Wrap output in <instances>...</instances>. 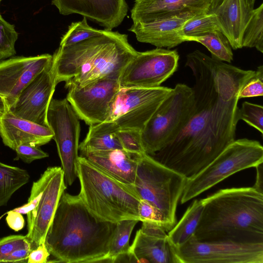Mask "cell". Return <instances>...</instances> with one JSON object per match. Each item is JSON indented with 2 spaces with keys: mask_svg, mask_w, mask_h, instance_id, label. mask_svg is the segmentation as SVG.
<instances>
[{
  "mask_svg": "<svg viewBox=\"0 0 263 263\" xmlns=\"http://www.w3.org/2000/svg\"><path fill=\"white\" fill-rule=\"evenodd\" d=\"M130 261L181 263L176 247L161 227L142 222L127 254Z\"/></svg>",
  "mask_w": 263,
  "mask_h": 263,
  "instance_id": "2e32d148",
  "label": "cell"
},
{
  "mask_svg": "<svg viewBox=\"0 0 263 263\" xmlns=\"http://www.w3.org/2000/svg\"><path fill=\"white\" fill-rule=\"evenodd\" d=\"M119 79L106 78L81 87H69L66 99L87 125L107 120L111 101L120 88Z\"/></svg>",
  "mask_w": 263,
  "mask_h": 263,
  "instance_id": "4fadbf2b",
  "label": "cell"
},
{
  "mask_svg": "<svg viewBox=\"0 0 263 263\" xmlns=\"http://www.w3.org/2000/svg\"><path fill=\"white\" fill-rule=\"evenodd\" d=\"M195 104L193 88L179 83L172 88L141 131L146 154L153 155L174 141L193 115Z\"/></svg>",
  "mask_w": 263,
  "mask_h": 263,
  "instance_id": "52a82bcc",
  "label": "cell"
},
{
  "mask_svg": "<svg viewBox=\"0 0 263 263\" xmlns=\"http://www.w3.org/2000/svg\"><path fill=\"white\" fill-rule=\"evenodd\" d=\"M17 38L14 26L4 20L0 13V61L16 54L15 44Z\"/></svg>",
  "mask_w": 263,
  "mask_h": 263,
  "instance_id": "d6a6232c",
  "label": "cell"
},
{
  "mask_svg": "<svg viewBox=\"0 0 263 263\" xmlns=\"http://www.w3.org/2000/svg\"><path fill=\"white\" fill-rule=\"evenodd\" d=\"M242 47L255 48L263 52V4L253 9L245 28Z\"/></svg>",
  "mask_w": 263,
  "mask_h": 263,
  "instance_id": "f1b7e54d",
  "label": "cell"
},
{
  "mask_svg": "<svg viewBox=\"0 0 263 263\" xmlns=\"http://www.w3.org/2000/svg\"><path fill=\"white\" fill-rule=\"evenodd\" d=\"M203 210L202 199H196L187 208L179 221L168 231L169 238L176 247L194 236Z\"/></svg>",
  "mask_w": 263,
  "mask_h": 263,
  "instance_id": "d4e9b609",
  "label": "cell"
},
{
  "mask_svg": "<svg viewBox=\"0 0 263 263\" xmlns=\"http://www.w3.org/2000/svg\"><path fill=\"white\" fill-rule=\"evenodd\" d=\"M118 129L115 123L108 121L89 125L85 139L79 144V150L99 151L122 148L117 134Z\"/></svg>",
  "mask_w": 263,
  "mask_h": 263,
  "instance_id": "cb8c5ba5",
  "label": "cell"
},
{
  "mask_svg": "<svg viewBox=\"0 0 263 263\" xmlns=\"http://www.w3.org/2000/svg\"><path fill=\"white\" fill-rule=\"evenodd\" d=\"M79 119L66 98L51 99L47 112V125L53 134L65 182L69 186L78 178Z\"/></svg>",
  "mask_w": 263,
  "mask_h": 263,
  "instance_id": "9c48e42d",
  "label": "cell"
},
{
  "mask_svg": "<svg viewBox=\"0 0 263 263\" xmlns=\"http://www.w3.org/2000/svg\"><path fill=\"white\" fill-rule=\"evenodd\" d=\"M67 187L61 167L52 176L36 205L27 215L26 236L31 250L44 243L60 198Z\"/></svg>",
  "mask_w": 263,
  "mask_h": 263,
  "instance_id": "e0dca14e",
  "label": "cell"
},
{
  "mask_svg": "<svg viewBox=\"0 0 263 263\" xmlns=\"http://www.w3.org/2000/svg\"><path fill=\"white\" fill-rule=\"evenodd\" d=\"M57 85L52 61L23 88L8 110L16 117L48 126L47 112Z\"/></svg>",
  "mask_w": 263,
  "mask_h": 263,
  "instance_id": "5bb4252c",
  "label": "cell"
},
{
  "mask_svg": "<svg viewBox=\"0 0 263 263\" xmlns=\"http://www.w3.org/2000/svg\"><path fill=\"white\" fill-rule=\"evenodd\" d=\"M16 153V157L14 160L21 159L27 163L32 161L48 157L49 155L39 148V146L30 144H22L14 150Z\"/></svg>",
  "mask_w": 263,
  "mask_h": 263,
  "instance_id": "f35d334b",
  "label": "cell"
},
{
  "mask_svg": "<svg viewBox=\"0 0 263 263\" xmlns=\"http://www.w3.org/2000/svg\"><path fill=\"white\" fill-rule=\"evenodd\" d=\"M138 221L135 219H125L116 223L109 247L107 262H116L120 257L127 254L130 247V236Z\"/></svg>",
  "mask_w": 263,
  "mask_h": 263,
  "instance_id": "83f0119b",
  "label": "cell"
},
{
  "mask_svg": "<svg viewBox=\"0 0 263 263\" xmlns=\"http://www.w3.org/2000/svg\"><path fill=\"white\" fill-rule=\"evenodd\" d=\"M137 52L127 34L106 29L78 43L60 46L52 55L56 84L65 82L68 89L103 78L119 79Z\"/></svg>",
  "mask_w": 263,
  "mask_h": 263,
  "instance_id": "277c9868",
  "label": "cell"
},
{
  "mask_svg": "<svg viewBox=\"0 0 263 263\" xmlns=\"http://www.w3.org/2000/svg\"><path fill=\"white\" fill-rule=\"evenodd\" d=\"M185 65L195 78L193 114L174 141L152 157L189 179L235 140L239 93L255 71L219 61L199 50L186 55Z\"/></svg>",
  "mask_w": 263,
  "mask_h": 263,
  "instance_id": "6da1fadb",
  "label": "cell"
},
{
  "mask_svg": "<svg viewBox=\"0 0 263 263\" xmlns=\"http://www.w3.org/2000/svg\"><path fill=\"white\" fill-rule=\"evenodd\" d=\"M247 6L250 9H254V6L256 0H244Z\"/></svg>",
  "mask_w": 263,
  "mask_h": 263,
  "instance_id": "bcb514c9",
  "label": "cell"
},
{
  "mask_svg": "<svg viewBox=\"0 0 263 263\" xmlns=\"http://www.w3.org/2000/svg\"><path fill=\"white\" fill-rule=\"evenodd\" d=\"M59 167L58 166L48 167L41 175L40 178L37 181L33 182L27 202L12 210L26 215L32 210L36 205L50 179Z\"/></svg>",
  "mask_w": 263,
  "mask_h": 263,
  "instance_id": "1f68e13d",
  "label": "cell"
},
{
  "mask_svg": "<svg viewBox=\"0 0 263 263\" xmlns=\"http://www.w3.org/2000/svg\"><path fill=\"white\" fill-rule=\"evenodd\" d=\"M172 88L120 87L110 105L106 121L113 122L119 129L142 131L146 123Z\"/></svg>",
  "mask_w": 263,
  "mask_h": 263,
  "instance_id": "30bf717a",
  "label": "cell"
},
{
  "mask_svg": "<svg viewBox=\"0 0 263 263\" xmlns=\"http://www.w3.org/2000/svg\"><path fill=\"white\" fill-rule=\"evenodd\" d=\"M185 42L195 41L204 46L211 52V57L219 61L230 63L233 60L231 46L226 35L219 30L198 36L184 37Z\"/></svg>",
  "mask_w": 263,
  "mask_h": 263,
  "instance_id": "4316f807",
  "label": "cell"
},
{
  "mask_svg": "<svg viewBox=\"0 0 263 263\" xmlns=\"http://www.w3.org/2000/svg\"><path fill=\"white\" fill-rule=\"evenodd\" d=\"M223 0H211L208 12H213L222 2Z\"/></svg>",
  "mask_w": 263,
  "mask_h": 263,
  "instance_id": "ee69618b",
  "label": "cell"
},
{
  "mask_svg": "<svg viewBox=\"0 0 263 263\" xmlns=\"http://www.w3.org/2000/svg\"><path fill=\"white\" fill-rule=\"evenodd\" d=\"M256 168V178L253 187L258 192L263 194V165L262 163L257 165Z\"/></svg>",
  "mask_w": 263,
  "mask_h": 263,
  "instance_id": "7bdbcfd3",
  "label": "cell"
},
{
  "mask_svg": "<svg viewBox=\"0 0 263 263\" xmlns=\"http://www.w3.org/2000/svg\"><path fill=\"white\" fill-rule=\"evenodd\" d=\"M179 58L176 50L156 48L144 52L138 51L120 76V87L160 86L177 70Z\"/></svg>",
  "mask_w": 263,
  "mask_h": 263,
  "instance_id": "8fae6325",
  "label": "cell"
},
{
  "mask_svg": "<svg viewBox=\"0 0 263 263\" xmlns=\"http://www.w3.org/2000/svg\"><path fill=\"white\" fill-rule=\"evenodd\" d=\"M29 179L26 170L0 162V207L6 205L14 192Z\"/></svg>",
  "mask_w": 263,
  "mask_h": 263,
  "instance_id": "484cf974",
  "label": "cell"
},
{
  "mask_svg": "<svg viewBox=\"0 0 263 263\" xmlns=\"http://www.w3.org/2000/svg\"><path fill=\"white\" fill-rule=\"evenodd\" d=\"M194 15L186 14L148 22H135L129 31L135 34L140 42L169 49L185 42L182 27L187 20Z\"/></svg>",
  "mask_w": 263,
  "mask_h": 263,
  "instance_id": "ffe728a7",
  "label": "cell"
},
{
  "mask_svg": "<svg viewBox=\"0 0 263 263\" xmlns=\"http://www.w3.org/2000/svg\"><path fill=\"white\" fill-rule=\"evenodd\" d=\"M252 10L244 0H223L212 12L216 15L221 30L233 49L242 48V34Z\"/></svg>",
  "mask_w": 263,
  "mask_h": 263,
  "instance_id": "603a6c76",
  "label": "cell"
},
{
  "mask_svg": "<svg viewBox=\"0 0 263 263\" xmlns=\"http://www.w3.org/2000/svg\"><path fill=\"white\" fill-rule=\"evenodd\" d=\"M79 194L89 211L98 219L117 223L125 219L140 221L141 198L133 184L122 182L79 156Z\"/></svg>",
  "mask_w": 263,
  "mask_h": 263,
  "instance_id": "5b68a950",
  "label": "cell"
},
{
  "mask_svg": "<svg viewBox=\"0 0 263 263\" xmlns=\"http://www.w3.org/2000/svg\"><path fill=\"white\" fill-rule=\"evenodd\" d=\"M263 162V147L256 140H235L209 164L187 179L180 202L183 204L230 176Z\"/></svg>",
  "mask_w": 263,
  "mask_h": 263,
  "instance_id": "ba28073f",
  "label": "cell"
},
{
  "mask_svg": "<svg viewBox=\"0 0 263 263\" xmlns=\"http://www.w3.org/2000/svg\"><path fill=\"white\" fill-rule=\"evenodd\" d=\"M238 117L250 126L263 134V107L248 102H244L238 108Z\"/></svg>",
  "mask_w": 263,
  "mask_h": 263,
  "instance_id": "836d02e7",
  "label": "cell"
},
{
  "mask_svg": "<svg viewBox=\"0 0 263 263\" xmlns=\"http://www.w3.org/2000/svg\"><path fill=\"white\" fill-rule=\"evenodd\" d=\"M176 249L181 263H263V243L200 242L193 236Z\"/></svg>",
  "mask_w": 263,
  "mask_h": 263,
  "instance_id": "7c38bea8",
  "label": "cell"
},
{
  "mask_svg": "<svg viewBox=\"0 0 263 263\" xmlns=\"http://www.w3.org/2000/svg\"><path fill=\"white\" fill-rule=\"evenodd\" d=\"M0 136L4 144L15 150L22 144L40 146L53 139L48 126L15 116L8 110L0 114Z\"/></svg>",
  "mask_w": 263,
  "mask_h": 263,
  "instance_id": "44dd1931",
  "label": "cell"
},
{
  "mask_svg": "<svg viewBox=\"0 0 263 263\" xmlns=\"http://www.w3.org/2000/svg\"><path fill=\"white\" fill-rule=\"evenodd\" d=\"M211 0H135L133 23L148 22L176 16L208 12Z\"/></svg>",
  "mask_w": 263,
  "mask_h": 263,
  "instance_id": "d6986e66",
  "label": "cell"
},
{
  "mask_svg": "<svg viewBox=\"0 0 263 263\" xmlns=\"http://www.w3.org/2000/svg\"><path fill=\"white\" fill-rule=\"evenodd\" d=\"M117 134L122 149L137 154L146 153L141 131L131 128L119 129Z\"/></svg>",
  "mask_w": 263,
  "mask_h": 263,
  "instance_id": "e575fe53",
  "label": "cell"
},
{
  "mask_svg": "<svg viewBox=\"0 0 263 263\" xmlns=\"http://www.w3.org/2000/svg\"><path fill=\"white\" fill-rule=\"evenodd\" d=\"M7 105L4 99L0 96V114H4L8 110Z\"/></svg>",
  "mask_w": 263,
  "mask_h": 263,
  "instance_id": "f6af8a7d",
  "label": "cell"
},
{
  "mask_svg": "<svg viewBox=\"0 0 263 263\" xmlns=\"http://www.w3.org/2000/svg\"><path fill=\"white\" fill-rule=\"evenodd\" d=\"M1 1H2V0H0V3H1Z\"/></svg>",
  "mask_w": 263,
  "mask_h": 263,
  "instance_id": "7dc6e473",
  "label": "cell"
},
{
  "mask_svg": "<svg viewBox=\"0 0 263 263\" xmlns=\"http://www.w3.org/2000/svg\"><path fill=\"white\" fill-rule=\"evenodd\" d=\"M187 180L146 153L138 157L133 185L141 199L149 202L161 212L170 231L176 223L177 206Z\"/></svg>",
  "mask_w": 263,
  "mask_h": 263,
  "instance_id": "8992f818",
  "label": "cell"
},
{
  "mask_svg": "<svg viewBox=\"0 0 263 263\" xmlns=\"http://www.w3.org/2000/svg\"><path fill=\"white\" fill-rule=\"evenodd\" d=\"M52 4L62 15L79 14L109 30L121 24L128 11L125 0H52Z\"/></svg>",
  "mask_w": 263,
  "mask_h": 263,
  "instance_id": "ac0fdd59",
  "label": "cell"
},
{
  "mask_svg": "<svg viewBox=\"0 0 263 263\" xmlns=\"http://www.w3.org/2000/svg\"><path fill=\"white\" fill-rule=\"evenodd\" d=\"M103 30L95 29L90 26L86 17L80 22L72 23L66 33L62 36L60 46L71 45L91 37L99 35Z\"/></svg>",
  "mask_w": 263,
  "mask_h": 263,
  "instance_id": "4dcf8cb0",
  "label": "cell"
},
{
  "mask_svg": "<svg viewBox=\"0 0 263 263\" xmlns=\"http://www.w3.org/2000/svg\"><path fill=\"white\" fill-rule=\"evenodd\" d=\"M116 225L96 218L79 194L72 195L64 192L44 243L55 262H107Z\"/></svg>",
  "mask_w": 263,
  "mask_h": 263,
  "instance_id": "7a4b0ae2",
  "label": "cell"
},
{
  "mask_svg": "<svg viewBox=\"0 0 263 263\" xmlns=\"http://www.w3.org/2000/svg\"><path fill=\"white\" fill-rule=\"evenodd\" d=\"M194 234L200 242L263 243V194L253 187L220 190L202 199Z\"/></svg>",
  "mask_w": 263,
  "mask_h": 263,
  "instance_id": "3957f363",
  "label": "cell"
},
{
  "mask_svg": "<svg viewBox=\"0 0 263 263\" xmlns=\"http://www.w3.org/2000/svg\"><path fill=\"white\" fill-rule=\"evenodd\" d=\"M6 220L8 226L15 232H18L24 227L25 220L22 214L12 210L7 213Z\"/></svg>",
  "mask_w": 263,
  "mask_h": 263,
  "instance_id": "b9f144b4",
  "label": "cell"
},
{
  "mask_svg": "<svg viewBox=\"0 0 263 263\" xmlns=\"http://www.w3.org/2000/svg\"><path fill=\"white\" fill-rule=\"evenodd\" d=\"M80 156L125 183L134 184L140 154L121 149L80 152Z\"/></svg>",
  "mask_w": 263,
  "mask_h": 263,
  "instance_id": "7402d4cb",
  "label": "cell"
},
{
  "mask_svg": "<svg viewBox=\"0 0 263 263\" xmlns=\"http://www.w3.org/2000/svg\"><path fill=\"white\" fill-rule=\"evenodd\" d=\"M263 66L257 67L254 75L246 83L240 91L239 99L245 98L262 96Z\"/></svg>",
  "mask_w": 263,
  "mask_h": 263,
  "instance_id": "8d00e7d4",
  "label": "cell"
},
{
  "mask_svg": "<svg viewBox=\"0 0 263 263\" xmlns=\"http://www.w3.org/2000/svg\"><path fill=\"white\" fill-rule=\"evenodd\" d=\"M140 221L154 223L162 227L166 232L170 231L168 225L161 212L152 204L141 199L138 205Z\"/></svg>",
  "mask_w": 263,
  "mask_h": 263,
  "instance_id": "d590c367",
  "label": "cell"
},
{
  "mask_svg": "<svg viewBox=\"0 0 263 263\" xmlns=\"http://www.w3.org/2000/svg\"><path fill=\"white\" fill-rule=\"evenodd\" d=\"M31 251V246H27L14 250L3 262H26Z\"/></svg>",
  "mask_w": 263,
  "mask_h": 263,
  "instance_id": "60d3db41",
  "label": "cell"
},
{
  "mask_svg": "<svg viewBox=\"0 0 263 263\" xmlns=\"http://www.w3.org/2000/svg\"><path fill=\"white\" fill-rule=\"evenodd\" d=\"M214 30L221 31L215 14L208 12L195 15L187 20L182 27V33L184 40V37L198 36Z\"/></svg>",
  "mask_w": 263,
  "mask_h": 263,
  "instance_id": "f546056e",
  "label": "cell"
},
{
  "mask_svg": "<svg viewBox=\"0 0 263 263\" xmlns=\"http://www.w3.org/2000/svg\"><path fill=\"white\" fill-rule=\"evenodd\" d=\"M50 254L45 243H42L32 250L28 256V263H46Z\"/></svg>",
  "mask_w": 263,
  "mask_h": 263,
  "instance_id": "ab89813d",
  "label": "cell"
},
{
  "mask_svg": "<svg viewBox=\"0 0 263 263\" xmlns=\"http://www.w3.org/2000/svg\"><path fill=\"white\" fill-rule=\"evenodd\" d=\"M29 245L30 243L26 236L14 235L2 238L0 239V262H3L15 249Z\"/></svg>",
  "mask_w": 263,
  "mask_h": 263,
  "instance_id": "74e56055",
  "label": "cell"
},
{
  "mask_svg": "<svg viewBox=\"0 0 263 263\" xmlns=\"http://www.w3.org/2000/svg\"><path fill=\"white\" fill-rule=\"evenodd\" d=\"M52 61V55L49 54L12 57L0 61V96L8 108L14 103L23 88Z\"/></svg>",
  "mask_w": 263,
  "mask_h": 263,
  "instance_id": "9a60e30c",
  "label": "cell"
}]
</instances>
